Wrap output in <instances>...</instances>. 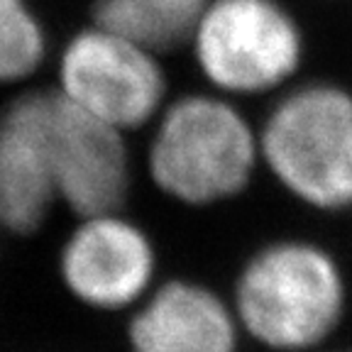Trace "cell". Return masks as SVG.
<instances>
[{"instance_id":"10","label":"cell","mask_w":352,"mask_h":352,"mask_svg":"<svg viewBox=\"0 0 352 352\" xmlns=\"http://www.w3.org/2000/svg\"><path fill=\"white\" fill-rule=\"evenodd\" d=\"M206 0H94L91 22L164 56L184 47Z\"/></svg>"},{"instance_id":"13","label":"cell","mask_w":352,"mask_h":352,"mask_svg":"<svg viewBox=\"0 0 352 352\" xmlns=\"http://www.w3.org/2000/svg\"><path fill=\"white\" fill-rule=\"evenodd\" d=\"M338 352H352V347H347V350H338Z\"/></svg>"},{"instance_id":"1","label":"cell","mask_w":352,"mask_h":352,"mask_svg":"<svg viewBox=\"0 0 352 352\" xmlns=\"http://www.w3.org/2000/svg\"><path fill=\"white\" fill-rule=\"evenodd\" d=\"M259 169L257 125L228 96L208 88L174 96L149 125L144 174L184 208L235 201Z\"/></svg>"},{"instance_id":"4","label":"cell","mask_w":352,"mask_h":352,"mask_svg":"<svg viewBox=\"0 0 352 352\" xmlns=\"http://www.w3.org/2000/svg\"><path fill=\"white\" fill-rule=\"evenodd\" d=\"M186 47L206 88L232 100L279 96L306 61V32L284 0H206Z\"/></svg>"},{"instance_id":"7","label":"cell","mask_w":352,"mask_h":352,"mask_svg":"<svg viewBox=\"0 0 352 352\" xmlns=\"http://www.w3.org/2000/svg\"><path fill=\"white\" fill-rule=\"evenodd\" d=\"M50 142L59 206L76 218L125 210L135 176L125 132L88 118L52 86Z\"/></svg>"},{"instance_id":"6","label":"cell","mask_w":352,"mask_h":352,"mask_svg":"<svg viewBox=\"0 0 352 352\" xmlns=\"http://www.w3.org/2000/svg\"><path fill=\"white\" fill-rule=\"evenodd\" d=\"M64 292L98 314H130L160 284L152 235L122 210L76 218L56 257Z\"/></svg>"},{"instance_id":"3","label":"cell","mask_w":352,"mask_h":352,"mask_svg":"<svg viewBox=\"0 0 352 352\" xmlns=\"http://www.w3.org/2000/svg\"><path fill=\"white\" fill-rule=\"evenodd\" d=\"M259 130L262 169L318 213L352 210V91L296 81L276 96Z\"/></svg>"},{"instance_id":"2","label":"cell","mask_w":352,"mask_h":352,"mask_svg":"<svg viewBox=\"0 0 352 352\" xmlns=\"http://www.w3.org/2000/svg\"><path fill=\"white\" fill-rule=\"evenodd\" d=\"M242 336L270 352H311L342 325L350 284L340 259L306 237H279L242 262L230 294Z\"/></svg>"},{"instance_id":"8","label":"cell","mask_w":352,"mask_h":352,"mask_svg":"<svg viewBox=\"0 0 352 352\" xmlns=\"http://www.w3.org/2000/svg\"><path fill=\"white\" fill-rule=\"evenodd\" d=\"M50 88H22L0 105V218L6 232H39L59 206L50 142Z\"/></svg>"},{"instance_id":"12","label":"cell","mask_w":352,"mask_h":352,"mask_svg":"<svg viewBox=\"0 0 352 352\" xmlns=\"http://www.w3.org/2000/svg\"><path fill=\"white\" fill-rule=\"evenodd\" d=\"M0 232H6V226H3V218H0Z\"/></svg>"},{"instance_id":"9","label":"cell","mask_w":352,"mask_h":352,"mask_svg":"<svg viewBox=\"0 0 352 352\" xmlns=\"http://www.w3.org/2000/svg\"><path fill=\"white\" fill-rule=\"evenodd\" d=\"M127 352H240L230 298L193 279L160 281L130 311Z\"/></svg>"},{"instance_id":"11","label":"cell","mask_w":352,"mask_h":352,"mask_svg":"<svg viewBox=\"0 0 352 352\" xmlns=\"http://www.w3.org/2000/svg\"><path fill=\"white\" fill-rule=\"evenodd\" d=\"M50 59V32L32 0H0V88L25 86Z\"/></svg>"},{"instance_id":"5","label":"cell","mask_w":352,"mask_h":352,"mask_svg":"<svg viewBox=\"0 0 352 352\" xmlns=\"http://www.w3.org/2000/svg\"><path fill=\"white\" fill-rule=\"evenodd\" d=\"M54 88L76 110L125 135L152 125L171 98L162 54L96 22L61 44Z\"/></svg>"}]
</instances>
